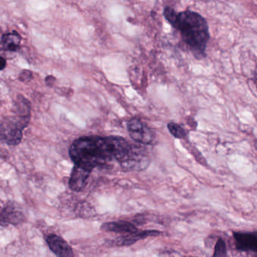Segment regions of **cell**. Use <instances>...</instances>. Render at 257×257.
<instances>
[{"label":"cell","instance_id":"obj_4","mask_svg":"<svg viewBox=\"0 0 257 257\" xmlns=\"http://www.w3.org/2000/svg\"><path fill=\"white\" fill-rule=\"evenodd\" d=\"M127 126L129 135L135 142L142 145H150L154 141V132L140 118H132Z\"/></svg>","mask_w":257,"mask_h":257},{"label":"cell","instance_id":"obj_17","mask_svg":"<svg viewBox=\"0 0 257 257\" xmlns=\"http://www.w3.org/2000/svg\"><path fill=\"white\" fill-rule=\"evenodd\" d=\"M255 148L257 149V143H255Z\"/></svg>","mask_w":257,"mask_h":257},{"label":"cell","instance_id":"obj_11","mask_svg":"<svg viewBox=\"0 0 257 257\" xmlns=\"http://www.w3.org/2000/svg\"><path fill=\"white\" fill-rule=\"evenodd\" d=\"M21 40V36L16 31L4 34L1 39V49L6 52H17L19 49Z\"/></svg>","mask_w":257,"mask_h":257},{"label":"cell","instance_id":"obj_6","mask_svg":"<svg viewBox=\"0 0 257 257\" xmlns=\"http://www.w3.org/2000/svg\"><path fill=\"white\" fill-rule=\"evenodd\" d=\"M161 234L162 232L157 230H144V231L139 230L136 232L124 234L116 237L110 242V244L115 246H130L138 242V240H143L148 237H155Z\"/></svg>","mask_w":257,"mask_h":257},{"label":"cell","instance_id":"obj_12","mask_svg":"<svg viewBox=\"0 0 257 257\" xmlns=\"http://www.w3.org/2000/svg\"><path fill=\"white\" fill-rule=\"evenodd\" d=\"M168 128L171 135L177 139H184L187 136L186 131L177 123L170 122L168 124Z\"/></svg>","mask_w":257,"mask_h":257},{"label":"cell","instance_id":"obj_15","mask_svg":"<svg viewBox=\"0 0 257 257\" xmlns=\"http://www.w3.org/2000/svg\"><path fill=\"white\" fill-rule=\"evenodd\" d=\"M0 64H1V70H4L5 69L6 66H7V60L5 58L1 57V61H0Z\"/></svg>","mask_w":257,"mask_h":257},{"label":"cell","instance_id":"obj_14","mask_svg":"<svg viewBox=\"0 0 257 257\" xmlns=\"http://www.w3.org/2000/svg\"><path fill=\"white\" fill-rule=\"evenodd\" d=\"M32 79V72L29 71V70H23L19 76V79L22 82H28Z\"/></svg>","mask_w":257,"mask_h":257},{"label":"cell","instance_id":"obj_9","mask_svg":"<svg viewBox=\"0 0 257 257\" xmlns=\"http://www.w3.org/2000/svg\"><path fill=\"white\" fill-rule=\"evenodd\" d=\"M91 173V171L88 170L74 165L69 180L70 189L75 192H82L84 190L86 187Z\"/></svg>","mask_w":257,"mask_h":257},{"label":"cell","instance_id":"obj_2","mask_svg":"<svg viewBox=\"0 0 257 257\" xmlns=\"http://www.w3.org/2000/svg\"><path fill=\"white\" fill-rule=\"evenodd\" d=\"M163 14L165 19L180 33L183 43L194 57L197 59L204 58L210 39L205 19L195 12L177 13L169 7H165Z\"/></svg>","mask_w":257,"mask_h":257},{"label":"cell","instance_id":"obj_1","mask_svg":"<svg viewBox=\"0 0 257 257\" xmlns=\"http://www.w3.org/2000/svg\"><path fill=\"white\" fill-rule=\"evenodd\" d=\"M130 147V143L121 137H83L72 144L69 154L75 165L92 171L112 160L119 162Z\"/></svg>","mask_w":257,"mask_h":257},{"label":"cell","instance_id":"obj_7","mask_svg":"<svg viewBox=\"0 0 257 257\" xmlns=\"http://www.w3.org/2000/svg\"><path fill=\"white\" fill-rule=\"evenodd\" d=\"M25 220L22 210L14 202L7 203L1 211V225H19Z\"/></svg>","mask_w":257,"mask_h":257},{"label":"cell","instance_id":"obj_13","mask_svg":"<svg viewBox=\"0 0 257 257\" xmlns=\"http://www.w3.org/2000/svg\"><path fill=\"white\" fill-rule=\"evenodd\" d=\"M226 244L222 238L218 239L214 246L213 257H226Z\"/></svg>","mask_w":257,"mask_h":257},{"label":"cell","instance_id":"obj_16","mask_svg":"<svg viewBox=\"0 0 257 257\" xmlns=\"http://www.w3.org/2000/svg\"><path fill=\"white\" fill-rule=\"evenodd\" d=\"M254 80H255V87L257 88V67H255V73H254Z\"/></svg>","mask_w":257,"mask_h":257},{"label":"cell","instance_id":"obj_10","mask_svg":"<svg viewBox=\"0 0 257 257\" xmlns=\"http://www.w3.org/2000/svg\"><path fill=\"white\" fill-rule=\"evenodd\" d=\"M101 229L104 231H109V232L118 233L122 235L132 234V233L139 231L133 222L124 220L106 222L101 225Z\"/></svg>","mask_w":257,"mask_h":257},{"label":"cell","instance_id":"obj_5","mask_svg":"<svg viewBox=\"0 0 257 257\" xmlns=\"http://www.w3.org/2000/svg\"><path fill=\"white\" fill-rule=\"evenodd\" d=\"M46 243L58 257H74L73 249L61 236L50 234L46 237Z\"/></svg>","mask_w":257,"mask_h":257},{"label":"cell","instance_id":"obj_8","mask_svg":"<svg viewBox=\"0 0 257 257\" xmlns=\"http://www.w3.org/2000/svg\"><path fill=\"white\" fill-rule=\"evenodd\" d=\"M234 237L238 250L253 252L257 257V232H234Z\"/></svg>","mask_w":257,"mask_h":257},{"label":"cell","instance_id":"obj_3","mask_svg":"<svg viewBox=\"0 0 257 257\" xmlns=\"http://www.w3.org/2000/svg\"><path fill=\"white\" fill-rule=\"evenodd\" d=\"M16 116L6 117L1 122V139L10 146L19 145L23 137V130L31 118L29 102L20 96L16 103Z\"/></svg>","mask_w":257,"mask_h":257}]
</instances>
